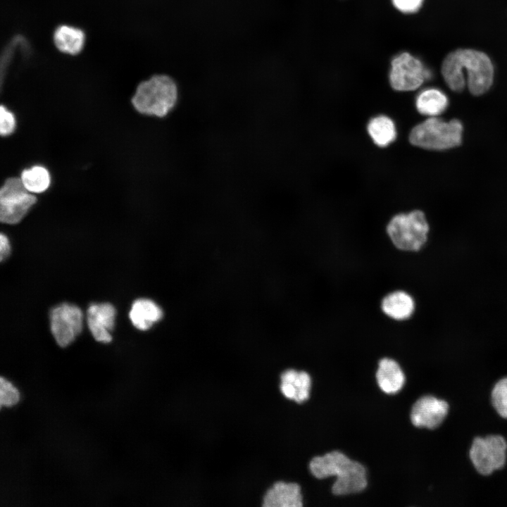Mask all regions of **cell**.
Returning a JSON list of instances; mask_svg holds the SVG:
<instances>
[{
    "mask_svg": "<svg viewBox=\"0 0 507 507\" xmlns=\"http://www.w3.org/2000/svg\"><path fill=\"white\" fill-rule=\"evenodd\" d=\"M116 311L109 303H92L87 311V323L94 339L108 343L115 323Z\"/></svg>",
    "mask_w": 507,
    "mask_h": 507,
    "instance_id": "11",
    "label": "cell"
},
{
    "mask_svg": "<svg viewBox=\"0 0 507 507\" xmlns=\"http://www.w3.org/2000/svg\"><path fill=\"white\" fill-rule=\"evenodd\" d=\"M367 129L373 142L380 147L389 145L396 137L394 121L384 115L373 118L368 123Z\"/></svg>",
    "mask_w": 507,
    "mask_h": 507,
    "instance_id": "18",
    "label": "cell"
},
{
    "mask_svg": "<svg viewBox=\"0 0 507 507\" xmlns=\"http://www.w3.org/2000/svg\"><path fill=\"white\" fill-rule=\"evenodd\" d=\"M37 201L20 177H9L0 189V220L9 225L18 223Z\"/></svg>",
    "mask_w": 507,
    "mask_h": 507,
    "instance_id": "7",
    "label": "cell"
},
{
    "mask_svg": "<svg viewBox=\"0 0 507 507\" xmlns=\"http://www.w3.org/2000/svg\"><path fill=\"white\" fill-rule=\"evenodd\" d=\"M309 469L312 475L318 479L336 476L332 487V493L336 495L358 493L367 486L365 467L338 451L313 458Z\"/></svg>",
    "mask_w": 507,
    "mask_h": 507,
    "instance_id": "3",
    "label": "cell"
},
{
    "mask_svg": "<svg viewBox=\"0 0 507 507\" xmlns=\"http://www.w3.org/2000/svg\"><path fill=\"white\" fill-rule=\"evenodd\" d=\"M162 316L161 308L154 301L148 299L135 300L129 313L132 325L143 331L151 328Z\"/></svg>",
    "mask_w": 507,
    "mask_h": 507,
    "instance_id": "16",
    "label": "cell"
},
{
    "mask_svg": "<svg viewBox=\"0 0 507 507\" xmlns=\"http://www.w3.org/2000/svg\"><path fill=\"white\" fill-rule=\"evenodd\" d=\"M20 177L27 190L32 194L45 192L51 183L49 172L41 165L24 170Z\"/></svg>",
    "mask_w": 507,
    "mask_h": 507,
    "instance_id": "20",
    "label": "cell"
},
{
    "mask_svg": "<svg viewBox=\"0 0 507 507\" xmlns=\"http://www.w3.org/2000/svg\"><path fill=\"white\" fill-rule=\"evenodd\" d=\"M491 403L502 418L507 419V377L499 379L491 391Z\"/></svg>",
    "mask_w": 507,
    "mask_h": 507,
    "instance_id": "21",
    "label": "cell"
},
{
    "mask_svg": "<svg viewBox=\"0 0 507 507\" xmlns=\"http://www.w3.org/2000/svg\"><path fill=\"white\" fill-rule=\"evenodd\" d=\"M20 400V393L11 382L1 377L0 379V405L13 406Z\"/></svg>",
    "mask_w": 507,
    "mask_h": 507,
    "instance_id": "22",
    "label": "cell"
},
{
    "mask_svg": "<svg viewBox=\"0 0 507 507\" xmlns=\"http://www.w3.org/2000/svg\"><path fill=\"white\" fill-rule=\"evenodd\" d=\"M423 0H392L394 6L404 13L417 11L422 6Z\"/></svg>",
    "mask_w": 507,
    "mask_h": 507,
    "instance_id": "24",
    "label": "cell"
},
{
    "mask_svg": "<svg viewBox=\"0 0 507 507\" xmlns=\"http://www.w3.org/2000/svg\"><path fill=\"white\" fill-rule=\"evenodd\" d=\"M50 326L56 343L65 347L82 332L83 313L76 305L61 303L51 310Z\"/></svg>",
    "mask_w": 507,
    "mask_h": 507,
    "instance_id": "9",
    "label": "cell"
},
{
    "mask_svg": "<svg viewBox=\"0 0 507 507\" xmlns=\"http://www.w3.org/2000/svg\"><path fill=\"white\" fill-rule=\"evenodd\" d=\"M469 458L475 470L489 476L504 467L507 461V441L501 434L476 437L469 449Z\"/></svg>",
    "mask_w": 507,
    "mask_h": 507,
    "instance_id": "6",
    "label": "cell"
},
{
    "mask_svg": "<svg viewBox=\"0 0 507 507\" xmlns=\"http://www.w3.org/2000/svg\"><path fill=\"white\" fill-rule=\"evenodd\" d=\"M462 132V123L457 119L444 121L438 117H429L411 130L409 141L423 149L445 150L460 145Z\"/></svg>",
    "mask_w": 507,
    "mask_h": 507,
    "instance_id": "4",
    "label": "cell"
},
{
    "mask_svg": "<svg viewBox=\"0 0 507 507\" xmlns=\"http://www.w3.org/2000/svg\"><path fill=\"white\" fill-rule=\"evenodd\" d=\"M54 40L56 47L62 52L76 54L83 47L84 35L80 29L62 25L56 29Z\"/></svg>",
    "mask_w": 507,
    "mask_h": 507,
    "instance_id": "19",
    "label": "cell"
},
{
    "mask_svg": "<svg viewBox=\"0 0 507 507\" xmlns=\"http://www.w3.org/2000/svg\"><path fill=\"white\" fill-rule=\"evenodd\" d=\"M442 74L451 90L463 91L467 83L472 94L480 95L493 83L494 67L484 53L460 49L446 56L442 65Z\"/></svg>",
    "mask_w": 507,
    "mask_h": 507,
    "instance_id": "1",
    "label": "cell"
},
{
    "mask_svg": "<svg viewBox=\"0 0 507 507\" xmlns=\"http://www.w3.org/2000/svg\"><path fill=\"white\" fill-rule=\"evenodd\" d=\"M16 127V120L12 112L4 106L0 107V134L1 136L11 134Z\"/></svg>",
    "mask_w": 507,
    "mask_h": 507,
    "instance_id": "23",
    "label": "cell"
},
{
    "mask_svg": "<svg viewBox=\"0 0 507 507\" xmlns=\"http://www.w3.org/2000/svg\"><path fill=\"white\" fill-rule=\"evenodd\" d=\"M381 310L389 318L401 321L408 319L415 311V301L408 293L396 290L387 294L381 301Z\"/></svg>",
    "mask_w": 507,
    "mask_h": 507,
    "instance_id": "14",
    "label": "cell"
},
{
    "mask_svg": "<svg viewBox=\"0 0 507 507\" xmlns=\"http://www.w3.org/2000/svg\"><path fill=\"white\" fill-rule=\"evenodd\" d=\"M387 233L393 244L403 251H418L427 240L429 225L420 210L395 215L387 225Z\"/></svg>",
    "mask_w": 507,
    "mask_h": 507,
    "instance_id": "5",
    "label": "cell"
},
{
    "mask_svg": "<svg viewBox=\"0 0 507 507\" xmlns=\"http://www.w3.org/2000/svg\"><path fill=\"white\" fill-rule=\"evenodd\" d=\"M448 105L449 99L446 95L436 88L423 89L415 100L418 111L429 117H437L446 111Z\"/></svg>",
    "mask_w": 507,
    "mask_h": 507,
    "instance_id": "17",
    "label": "cell"
},
{
    "mask_svg": "<svg viewBox=\"0 0 507 507\" xmlns=\"http://www.w3.org/2000/svg\"><path fill=\"white\" fill-rule=\"evenodd\" d=\"M280 380V389L286 398L298 403L309 398L311 381L306 372L288 369L281 374Z\"/></svg>",
    "mask_w": 507,
    "mask_h": 507,
    "instance_id": "13",
    "label": "cell"
},
{
    "mask_svg": "<svg viewBox=\"0 0 507 507\" xmlns=\"http://www.w3.org/2000/svg\"><path fill=\"white\" fill-rule=\"evenodd\" d=\"M428 77L422 62L408 52H402L391 61L389 82L397 91H413L420 87Z\"/></svg>",
    "mask_w": 507,
    "mask_h": 507,
    "instance_id": "8",
    "label": "cell"
},
{
    "mask_svg": "<svg viewBox=\"0 0 507 507\" xmlns=\"http://www.w3.org/2000/svg\"><path fill=\"white\" fill-rule=\"evenodd\" d=\"M449 411V404L446 400L432 395L419 398L413 405L411 420L417 427L433 430L444 422Z\"/></svg>",
    "mask_w": 507,
    "mask_h": 507,
    "instance_id": "10",
    "label": "cell"
},
{
    "mask_svg": "<svg viewBox=\"0 0 507 507\" xmlns=\"http://www.w3.org/2000/svg\"><path fill=\"white\" fill-rule=\"evenodd\" d=\"M263 507H301L302 495L299 485L294 482L279 481L265 493Z\"/></svg>",
    "mask_w": 507,
    "mask_h": 507,
    "instance_id": "12",
    "label": "cell"
},
{
    "mask_svg": "<svg viewBox=\"0 0 507 507\" xmlns=\"http://www.w3.org/2000/svg\"><path fill=\"white\" fill-rule=\"evenodd\" d=\"M180 89L177 80L168 74H155L137 87L131 102L142 115L163 119L180 104Z\"/></svg>",
    "mask_w": 507,
    "mask_h": 507,
    "instance_id": "2",
    "label": "cell"
},
{
    "mask_svg": "<svg viewBox=\"0 0 507 507\" xmlns=\"http://www.w3.org/2000/svg\"><path fill=\"white\" fill-rule=\"evenodd\" d=\"M11 253V245L8 237L3 233L0 235V259H6Z\"/></svg>",
    "mask_w": 507,
    "mask_h": 507,
    "instance_id": "25",
    "label": "cell"
},
{
    "mask_svg": "<svg viewBox=\"0 0 507 507\" xmlns=\"http://www.w3.org/2000/svg\"><path fill=\"white\" fill-rule=\"evenodd\" d=\"M376 379L380 388L386 394L398 392L405 383V375L400 365L389 358L379 361Z\"/></svg>",
    "mask_w": 507,
    "mask_h": 507,
    "instance_id": "15",
    "label": "cell"
}]
</instances>
